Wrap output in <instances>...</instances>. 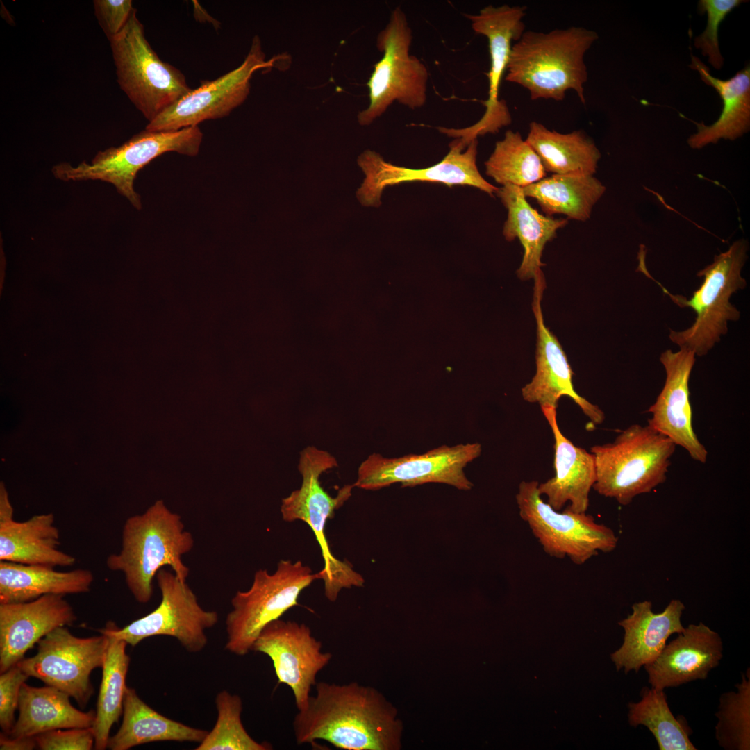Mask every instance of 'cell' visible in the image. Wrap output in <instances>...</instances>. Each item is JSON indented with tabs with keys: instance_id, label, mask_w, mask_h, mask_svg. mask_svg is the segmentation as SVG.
Here are the masks:
<instances>
[{
	"instance_id": "cell-1",
	"label": "cell",
	"mask_w": 750,
	"mask_h": 750,
	"mask_svg": "<svg viewBox=\"0 0 750 750\" xmlns=\"http://www.w3.org/2000/svg\"><path fill=\"white\" fill-rule=\"evenodd\" d=\"M292 728L298 744L324 740L345 750H394L401 725L394 708L375 689L356 682L316 683Z\"/></svg>"
},
{
	"instance_id": "cell-2",
	"label": "cell",
	"mask_w": 750,
	"mask_h": 750,
	"mask_svg": "<svg viewBox=\"0 0 750 750\" xmlns=\"http://www.w3.org/2000/svg\"><path fill=\"white\" fill-rule=\"evenodd\" d=\"M597 39L595 31L578 26L525 31L512 46L506 80L526 88L532 100L562 101L571 90L585 104L584 56Z\"/></svg>"
},
{
	"instance_id": "cell-3",
	"label": "cell",
	"mask_w": 750,
	"mask_h": 750,
	"mask_svg": "<svg viewBox=\"0 0 750 750\" xmlns=\"http://www.w3.org/2000/svg\"><path fill=\"white\" fill-rule=\"evenodd\" d=\"M194 542L181 517L158 500L143 514L126 519L122 549L107 557L106 565L110 570L122 572L135 599L147 603L153 595V581L164 567L187 581L190 569L183 556L192 549Z\"/></svg>"
},
{
	"instance_id": "cell-4",
	"label": "cell",
	"mask_w": 750,
	"mask_h": 750,
	"mask_svg": "<svg viewBox=\"0 0 750 750\" xmlns=\"http://www.w3.org/2000/svg\"><path fill=\"white\" fill-rule=\"evenodd\" d=\"M676 447L649 425L633 424L612 442L591 447L596 468L592 488L627 506L665 481Z\"/></svg>"
},
{
	"instance_id": "cell-5",
	"label": "cell",
	"mask_w": 750,
	"mask_h": 750,
	"mask_svg": "<svg viewBox=\"0 0 750 750\" xmlns=\"http://www.w3.org/2000/svg\"><path fill=\"white\" fill-rule=\"evenodd\" d=\"M336 458L326 451L308 446L300 453L298 469L302 476L299 489L282 499L281 512L285 522L301 520L312 529L319 545L324 567L318 572L324 581L326 597L331 602L337 600L342 589L362 587L361 574L347 561L337 559L331 553L325 536L327 521L351 496L353 484L345 485L335 497L330 495L322 486L321 475L338 467Z\"/></svg>"
},
{
	"instance_id": "cell-6",
	"label": "cell",
	"mask_w": 750,
	"mask_h": 750,
	"mask_svg": "<svg viewBox=\"0 0 750 750\" xmlns=\"http://www.w3.org/2000/svg\"><path fill=\"white\" fill-rule=\"evenodd\" d=\"M748 250L747 240L741 238L726 251L715 255L713 262L697 274L703 281L690 299L672 294L656 281L676 304L690 308L696 313L689 328L681 331L670 330L669 338L679 348L689 349L696 356H705L726 334L728 322L740 319V312L730 299L747 285L741 272Z\"/></svg>"
},
{
	"instance_id": "cell-7",
	"label": "cell",
	"mask_w": 750,
	"mask_h": 750,
	"mask_svg": "<svg viewBox=\"0 0 750 750\" xmlns=\"http://www.w3.org/2000/svg\"><path fill=\"white\" fill-rule=\"evenodd\" d=\"M110 42L119 85L149 122L192 90L184 74L151 48L135 8Z\"/></svg>"
},
{
	"instance_id": "cell-8",
	"label": "cell",
	"mask_w": 750,
	"mask_h": 750,
	"mask_svg": "<svg viewBox=\"0 0 750 750\" xmlns=\"http://www.w3.org/2000/svg\"><path fill=\"white\" fill-rule=\"evenodd\" d=\"M317 579L318 573L300 560H282L272 574L258 570L250 588L236 592L231 599L225 649L237 656L247 654L263 628L298 605L301 592Z\"/></svg>"
},
{
	"instance_id": "cell-9",
	"label": "cell",
	"mask_w": 750,
	"mask_h": 750,
	"mask_svg": "<svg viewBox=\"0 0 750 750\" xmlns=\"http://www.w3.org/2000/svg\"><path fill=\"white\" fill-rule=\"evenodd\" d=\"M203 133L199 126L176 131L145 129L117 147L99 151L91 163L74 167L62 162L53 167V176L64 181L101 180L112 184L137 209L140 197L133 189L138 172L159 156L169 151L194 156L198 154Z\"/></svg>"
},
{
	"instance_id": "cell-10",
	"label": "cell",
	"mask_w": 750,
	"mask_h": 750,
	"mask_svg": "<svg viewBox=\"0 0 750 750\" xmlns=\"http://www.w3.org/2000/svg\"><path fill=\"white\" fill-rule=\"evenodd\" d=\"M412 40L405 12L401 8H394L376 37V47L383 57L374 65L367 83L369 102L358 114L361 126L372 124L394 101L410 109L425 104L428 72L419 58L410 54Z\"/></svg>"
},
{
	"instance_id": "cell-11",
	"label": "cell",
	"mask_w": 750,
	"mask_h": 750,
	"mask_svg": "<svg viewBox=\"0 0 750 750\" xmlns=\"http://www.w3.org/2000/svg\"><path fill=\"white\" fill-rule=\"evenodd\" d=\"M538 484V481H522L515 498L520 517L547 554L558 559L568 557L581 565L599 551L615 549L618 538L610 528L586 512H575L568 507L562 512L554 510L542 499Z\"/></svg>"
},
{
	"instance_id": "cell-12",
	"label": "cell",
	"mask_w": 750,
	"mask_h": 750,
	"mask_svg": "<svg viewBox=\"0 0 750 750\" xmlns=\"http://www.w3.org/2000/svg\"><path fill=\"white\" fill-rule=\"evenodd\" d=\"M156 579L161 601L154 610L121 628L109 622L98 632L132 647L147 638L166 635L176 638L189 653L201 651L208 643L206 631L218 622L217 612L204 610L187 582L172 570L160 569Z\"/></svg>"
},
{
	"instance_id": "cell-13",
	"label": "cell",
	"mask_w": 750,
	"mask_h": 750,
	"mask_svg": "<svg viewBox=\"0 0 750 750\" xmlns=\"http://www.w3.org/2000/svg\"><path fill=\"white\" fill-rule=\"evenodd\" d=\"M78 638L58 627L38 642L37 653L17 665L27 676L40 679L74 699L84 707L94 693L90 674L102 668L108 637Z\"/></svg>"
},
{
	"instance_id": "cell-14",
	"label": "cell",
	"mask_w": 750,
	"mask_h": 750,
	"mask_svg": "<svg viewBox=\"0 0 750 750\" xmlns=\"http://www.w3.org/2000/svg\"><path fill=\"white\" fill-rule=\"evenodd\" d=\"M526 10L524 6L490 5L477 14L464 15L470 21L474 31L485 36L488 40L490 67L487 74L488 97L483 102L485 110L481 118L472 126L438 129L449 137L460 139L465 147L478 136L496 133L512 122L507 103L499 99V92L502 77L507 70L512 46L525 31L523 19Z\"/></svg>"
},
{
	"instance_id": "cell-15",
	"label": "cell",
	"mask_w": 750,
	"mask_h": 750,
	"mask_svg": "<svg viewBox=\"0 0 750 750\" xmlns=\"http://www.w3.org/2000/svg\"><path fill=\"white\" fill-rule=\"evenodd\" d=\"M482 451L479 443L442 445L422 454L385 458L369 455L359 466L355 487L378 490L394 483L414 487L428 483H444L460 490H470L473 483L464 469Z\"/></svg>"
},
{
	"instance_id": "cell-16",
	"label": "cell",
	"mask_w": 750,
	"mask_h": 750,
	"mask_svg": "<svg viewBox=\"0 0 750 750\" xmlns=\"http://www.w3.org/2000/svg\"><path fill=\"white\" fill-rule=\"evenodd\" d=\"M260 38L255 35L244 61L237 68L212 81H201L177 102L149 122L146 129L176 131L198 126L201 122L228 115L242 104L250 92L255 72L275 67L276 58L265 60Z\"/></svg>"
},
{
	"instance_id": "cell-17",
	"label": "cell",
	"mask_w": 750,
	"mask_h": 750,
	"mask_svg": "<svg viewBox=\"0 0 750 750\" xmlns=\"http://www.w3.org/2000/svg\"><path fill=\"white\" fill-rule=\"evenodd\" d=\"M478 140H474L465 147L458 138H455L449 144V151L440 162L423 169L397 166L385 162L379 153L366 150L358 158L365 178L356 197L362 206L378 207L386 187L415 181L440 183L449 188L469 185L493 197L499 188L488 183L478 169Z\"/></svg>"
},
{
	"instance_id": "cell-18",
	"label": "cell",
	"mask_w": 750,
	"mask_h": 750,
	"mask_svg": "<svg viewBox=\"0 0 750 750\" xmlns=\"http://www.w3.org/2000/svg\"><path fill=\"white\" fill-rule=\"evenodd\" d=\"M251 651L271 659L278 683L291 688L298 710L306 707L318 673L333 656L322 651V642L306 624L280 618L263 628Z\"/></svg>"
},
{
	"instance_id": "cell-19",
	"label": "cell",
	"mask_w": 750,
	"mask_h": 750,
	"mask_svg": "<svg viewBox=\"0 0 750 750\" xmlns=\"http://www.w3.org/2000/svg\"><path fill=\"white\" fill-rule=\"evenodd\" d=\"M533 279L532 308L537 324L536 372L531 382L522 388V397L528 403L556 408L561 397H569L591 422L601 424L605 419L604 412L576 392L572 383L574 373L567 356L557 338L544 324L541 301L546 283L542 270Z\"/></svg>"
},
{
	"instance_id": "cell-20",
	"label": "cell",
	"mask_w": 750,
	"mask_h": 750,
	"mask_svg": "<svg viewBox=\"0 0 750 750\" xmlns=\"http://www.w3.org/2000/svg\"><path fill=\"white\" fill-rule=\"evenodd\" d=\"M693 351L667 349L660 356L666 378L664 386L647 412L648 425L688 451L695 461L705 463L708 451L692 426L689 380L695 363Z\"/></svg>"
},
{
	"instance_id": "cell-21",
	"label": "cell",
	"mask_w": 750,
	"mask_h": 750,
	"mask_svg": "<svg viewBox=\"0 0 750 750\" xmlns=\"http://www.w3.org/2000/svg\"><path fill=\"white\" fill-rule=\"evenodd\" d=\"M63 597L45 594L26 602L0 603L1 673L17 665L48 633L76 620Z\"/></svg>"
},
{
	"instance_id": "cell-22",
	"label": "cell",
	"mask_w": 750,
	"mask_h": 750,
	"mask_svg": "<svg viewBox=\"0 0 750 750\" xmlns=\"http://www.w3.org/2000/svg\"><path fill=\"white\" fill-rule=\"evenodd\" d=\"M720 635L702 622L690 624L644 666L651 687L665 690L707 678L723 657Z\"/></svg>"
},
{
	"instance_id": "cell-23",
	"label": "cell",
	"mask_w": 750,
	"mask_h": 750,
	"mask_svg": "<svg viewBox=\"0 0 750 750\" xmlns=\"http://www.w3.org/2000/svg\"><path fill=\"white\" fill-rule=\"evenodd\" d=\"M60 538L52 513L35 515L24 522L15 521L1 485L0 561L53 567L72 566L76 558L58 549Z\"/></svg>"
},
{
	"instance_id": "cell-24",
	"label": "cell",
	"mask_w": 750,
	"mask_h": 750,
	"mask_svg": "<svg viewBox=\"0 0 750 750\" xmlns=\"http://www.w3.org/2000/svg\"><path fill=\"white\" fill-rule=\"evenodd\" d=\"M685 608L678 599L672 600L659 613L653 612L649 601L635 603L631 614L619 622L624 631V642L610 656L617 669L638 672L642 667L653 662L668 638L683 631L681 616Z\"/></svg>"
},
{
	"instance_id": "cell-25",
	"label": "cell",
	"mask_w": 750,
	"mask_h": 750,
	"mask_svg": "<svg viewBox=\"0 0 750 750\" xmlns=\"http://www.w3.org/2000/svg\"><path fill=\"white\" fill-rule=\"evenodd\" d=\"M553 434L555 476L539 483L540 494L546 495L547 503L556 510H560L569 502L568 508L575 512H586L589 507V494L596 480L594 455L576 447L560 431L556 408L540 406Z\"/></svg>"
},
{
	"instance_id": "cell-26",
	"label": "cell",
	"mask_w": 750,
	"mask_h": 750,
	"mask_svg": "<svg viewBox=\"0 0 750 750\" xmlns=\"http://www.w3.org/2000/svg\"><path fill=\"white\" fill-rule=\"evenodd\" d=\"M496 194L508 210L503 236L508 241L518 238L524 249L517 276L522 280L533 278L545 265L541 260L545 244L556 238L557 231L566 226L568 219L540 214L527 201L521 187L507 184Z\"/></svg>"
},
{
	"instance_id": "cell-27",
	"label": "cell",
	"mask_w": 750,
	"mask_h": 750,
	"mask_svg": "<svg viewBox=\"0 0 750 750\" xmlns=\"http://www.w3.org/2000/svg\"><path fill=\"white\" fill-rule=\"evenodd\" d=\"M690 67L697 70L701 80L712 86L722 100L719 117L710 125L693 122L697 132L688 139L690 148L699 149L719 140H735L750 130V66L738 72L729 79L712 76L699 58L692 55Z\"/></svg>"
},
{
	"instance_id": "cell-28",
	"label": "cell",
	"mask_w": 750,
	"mask_h": 750,
	"mask_svg": "<svg viewBox=\"0 0 750 750\" xmlns=\"http://www.w3.org/2000/svg\"><path fill=\"white\" fill-rule=\"evenodd\" d=\"M69 697L54 687L46 685L37 688L24 683L19 694V716L8 735L35 737L53 729L92 727L96 712L76 709Z\"/></svg>"
},
{
	"instance_id": "cell-29",
	"label": "cell",
	"mask_w": 750,
	"mask_h": 750,
	"mask_svg": "<svg viewBox=\"0 0 750 750\" xmlns=\"http://www.w3.org/2000/svg\"><path fill=\"white\" fill-rule=\"evenodd\" d=\"M92 572L86 569L60 572L54 567L0 561V603L26 602L45 594L90 591Z\"/></svg>"
},
{
	"instance_id": "cell-30",
	"label": "cell",
	"mask_w": 750,
	"mask_h": 750,
	"mask_svg": "<svg viewBox=\"0 0 750 750\" xmlns=\"http://www.w3.org/2000/svg\"><path fill=\"white\" fill-rule=\"evenodd\" d=\"M208 733L163 716L144 702L135 689L127 686L122 722L117 732L110 737L108 748L128 750L140 744L164 741L200 743Z\"/></svg>"
},
{
	"instance_id": "cell-31",
	"label": "cell",
	"mask_w": 750,
	"mask_h": 750,
	"mask_svg": "<svg viewBox=\"0 0 750 750\" xmlns=\"http://www.w3.org/2000/svg\"><path fill=\"white\" fill-rule=\"evenodd\" d=\"M526 141L539 156L546 172L593 175L597 169L601 153L582 131L560 133L532 122Z\"/></svg>"
},
{
	"instance_id": "cell-32",
	"label": "cell",
	"mask_w": 750,
	"mask_h": 750,
	"mask_svg": "<svg viewBox=\"0 0 750 750\" xmlns=\"http://www.w3.org/2000/svg\"><path fill=\"white\" fill-rule=\"evenodd\" d=\"M522 189L525 197L535 199L547 216L562 214L585 222L606 188L593 175L568 174L546 176Z\"/></svg>"
},
{
	"instance_id": "cell-33",
	"label": "cell",
	"mask_w": 750,
	"mask_h": 750,
	"mask_svg": "<svg viewBox=\"0 0 750 750\" xmlns=\"http://www.w3.org/2000/svg\"><path fill=\"white\" fill-rule=\"evenodd\" d=\"M108 637L109 641L102 667L96 717L92 726L95 737L94 749L97 750H104L108 747L110 728L123 715L124 699L127 688L126 678L130 663V657L126 651L128 644L122 640Z\"/></svg>"
},
{
	"instance_id": "cell-34",
	"label": "cell",
	"mask_w": 750,
	"mask_h": 750,
	"mask_svg": "<svg viewBox=\"0 0 750 750\" xmlns=\"http://www.w3.org/2000/svg\"><path fill=\"white\" fill-rule=\"evenodd\" d=\"M641 700L629 703L630 726H646L653 735L660 750H697L689 738L691 730L684 719L671 712L664 690L644 687Z\"/></svg>"
},
{
	"instance_id": "cell-35",
	"label": "cell",
	"mask_w": 750,
	"mask_h": 750,
	"mask_svg": "<svg viewBox=\"0 0 750 750\" xmlns=\"http://www.w3.org/2000/svg\"><path fill=\"white\" fill-rule=\"evenodd\" d=\"M485 173L497 183L522 188L547 176L543 165L530 144L518 131L508 130L485 162Z\"/></svg>"
},
{
	"instance_id": "cell-36",
	"label": "cell",
	"mask_w": 750,
	"mask_h": 750,
	"mask_svg": "<svg viewBox=\"0 0 750 750\" xmlns=\"http://www.w3.org/2000/svg\"><path fill=\"white\" fill-rule=\"evenodd\" d=\"M215 706L216 723L196 750L272 749L269 742H258L244 728L241 719L242 701L240 696L222 690L215 697Z\"/></svg>"
},
{
	"instance_id": "cell-37",
	"label": "cell",
	"mask_w": 750,
	"mask_h": 750,
	"mask_svg": "<svg viewBox=\"0 0 750 750\" xmlns=\"http://www.w3.org/2000/svg\"><path fill=\"white\" fill-rule=\"evenodd\" d=\"M750 674L742 673V681L736 691L723 693L719 697L715 738L726 750L750 749Z\"/></svg>"
},
{
	"instance_id": "cell-38",
	"label": "cell",
	"mask_w": 750,
	"mask_h": 750,
	"mask_svg": "<svg viewBox=\"0 0 750 750\" xmlns=\"http://www.w3.org/2000/svg\"><path fill=\"white\" fill-rule=\"evenodd\" d=\"M747 1L742 0H700L698 10L706 13L707 24L704 31L694 40V45L708 58V62L716 69H721L724 58L721 54L718 30L721 23L735 8Z\"/></svg>"
},
{
	"instance_id": "cell-39",
	"label": "cell",
	"mask_w": 750,
	"mask_h": 750,
	"mask_svg": "<svg viewBox=\"0 0 750 750\" xmlns=\"http://www.w3.org/2000/svg\"><path fill=\"white\" fill-rule=\"evenodd\" d=\"M28 677L17 665L1 673L0 726L6 735H9L15 722V713L19 706L20 690Z\"/></svg>"
},
{
	"instance_id": "cell-40",
	"label": "cell",
	"mask_w": 750,
	"mask_h": 750,
	"mask_svg": "<svg viewBox=\"0 0 750 750\" xmlns=\"http://www.w3.org/2000/svg\"><path fill=\"white\" fill-rule=\"evenodd\" d=\"M53 729L35 736L42 750H90L94 747L92 727Z\"/></svg>"
},
{
	"instance_id": "cell-41",
	"label": "cell",
	"mask_w": 750,
	"mask_h": 750,
	"mask_svg": "<svg viewBox=\"0 0 750 750\" xmlns=\"http://www.w3.org/2000/svg\"><path fill=\"white\" fill-rule=\"evenodd\" d=\"M95 15L109 41L123 29L134 8L131 0H94Z\"/></svg>"
},
{
	"instance_id": "cell-42",
	"label": "cell",
	"mask_w": 750,
	"mask_h": 750,
	"mask_svg": "<svg viewBox=\"0 0 750 750\" xmlns=\"http://www.w3.org/2000/svg\"><path fill=\"white\" fill-rule=\"evenodd\" d=\"M37 747L35 737L12 738L5 734L0 735L1 750H32Z\"/></svg>"
},
{
	"instance_id": "cell-43",
	"label": "cell",
	"mask_w": 750,
	"mask_h": 750,
	"mask_svg": "<svg viewBox=\"0 0 750 750\" xmlns=\"http://www.w3.org/2000/svg\"><path fill=\"white\" fill-rule=\"evenodd\" d=\"M194 5V15L197 20L200 22H208L212 23L214 26H217L216 23H218L215 20L208 12L199 5L197 1H193Z\"/></svg>"
}]
</instances>
